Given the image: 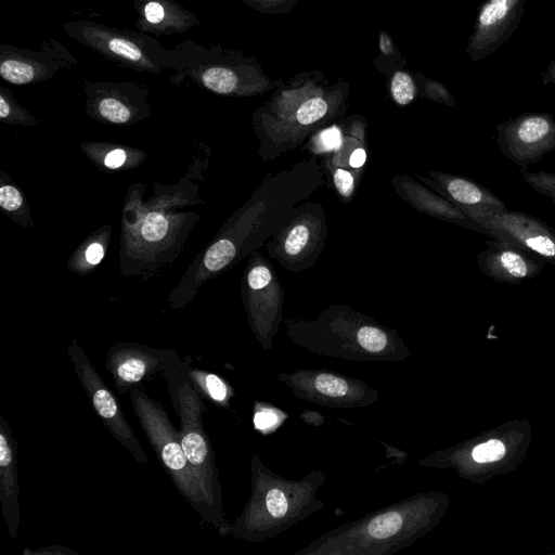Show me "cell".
<instances>
[{
    "mask_svg": "<svg viewBox=\"0 0 555 555\" xmlns=\"http://www.w3.org/2000/svg\"><path fill=\"white\" fill-rule=\"evenodd\" d=\"M496 144L501 153L521 172L555 151V118L547 113H527L496 126Z\"/></svg>",
    "mask_w": 555,
    "mask_h": 555,
    "instance_id": "cell-13",
    "label": "cell"
},
{
    "mask_svg": "<svg viewBox=\"0 0 555 555\" xmlns=\"http://www.w3.org/2000/svg\"><path fill=\"white\" fill-rule=\"evenodd\" d=\"M289 339L310 352L357 362H395L411 356L398 334L351 311L328 310L317 321H287Z\"/></svg>",
    "mask_w": 555,
    "mask_h": 555,
    "instance_id": "cell-3",
    "label": "cell"
},
{
    "mask_svg": "<svg viewBox=\"0 0 555 555\" xmlns=\"http://www.w3.org/2000/svg\"><path fill=\"white\" fill-rule=\"evenodd\" d=\"M431 175L436 188L467 216L498 214L507 209L506 204L498 195L473 179L441 172Z\"/></svg>",
    "mask_w": 555,
    "mask_h": 555,
    "instance_id": "cell-21",
    "label": "cell"
},
{
    "mask_svg": "<svg viewBox=\"0 0 555 555\" xmlns=\"http://www.w3.org/2000/svg\"><path fill=\"white\" fill-rule=\"evenodd\" d=\"M532 426L527 417L515 418L417 461L430 468L452 469L474 485L514 473L527 456Z\"/></svg>",
    "mask_w": 555,
    "mask_h": 555,
    "instance_id": "cell-4",
    "label": "cell"
},
{
    "mask_svg": "<svg viewBox=\"0 0 555 555\" xmlns=\"http://www.w3.org/2000/svg\"><path fill=\"white\" fill-rule=\"evenodd\" d=\"M287 417L282 411L274 406L257 402L254 412L255 428L268 434L282 425Z\"/></svg>",
    "mask_w": 555,
    "mask_h": 555,
    "instance_id": "cell-27",
    "label": "cell"
},
{
    "mask_svg": "<svg viewBox=\"0 0 555 555\" xmlns=\"http://www.w3.org/2000/svg\"><path fill=\"white\" fill-rule=\"evenodd\" d=\"M334 183L340 195H351L354 183L353 177L349 171L340 168L336 169L334 173Z\"/></svg>",
    "mask_w": 555,
    "mask_h": 555,
    "instance_id": "cell-35",
    "label": "cell"
},
{
    "mask_svg": "<svg viewBox=\"0 0 555 555\" xmlns=\"http://www.w3.org/2000/svg\"><path fill=\"white\" fill-rule=\"evenodd\" d=\"M449 507L446 492L415 493L332 528L294 555H392L433 531Z\"/></svg>",
    "mask_w": 555,
    "mask_h": 555,
    "instance_id": "cell-1",
    "label": "cell"
},
{
    "mask_svg": "<svg viewBox=\"0 0 555 555\" xmlns=\"http://www.w3.org/2000/svg\"><path fill=\"white\" fill-rule=\"evenodd\" d=\"M299 399L331 409H357L375 403L377 389L365 382L323 369H299L278 376Z\"/></svg>",
    "mask_w": 555,
    "mask_h": 555,
    "instance_id": "cell-10",
    "label": "cell"
},
{
    "mask_svg": "<svg viewBox=\"0 0 555 555\" xmlns=\"http://www.w3.org/2000/svg\"><path fill=\"white\" fill-rule=\"evenodd\" d=\"M544 76V83H555V60Z\"/></svg>",
    "mask_w": 555,
    "mask_h": 555,
    "instance_id": "cell-39",
    "label": "cell"
},
{
    "mask_svg": "<svg viewBox=\"0 0 555 555\" xmlns=\"http://www.w3.org/2000/svg\"><path fill=\"white\" fill-rule=\"evenodd\" d=\"M181 363L176 351L134 344H115L106 352L105 366L117 390L127 393L158 373Z\"/></svg>",
    "mask_w": 555,
    "mask_h": 555,
    "instance_id": "cell-15",
    "label": "cell"
},
{
    "mask_svg": "<svg viewBox=\"0 0 555 555\" xmlns=\"http://www.w3.org/2000/svg\"><path fill=\"white\" fill-rule=\"evenodd\" d=\"M477 256L479 270L490 279L506 284H520L538 276L546 261L522 248L490 240Z\"/></svg>",
    "mask_w": 555,
    "mask_h": 555,
    "instance_id": "cell-17",
    "label": "cell"
},
{
    "mask_svg": "<svg viewBox=\"0 0 555 555\" xmlns=\"http://www.w3.org/2000/svg\"><path fill=\"white\" fill-rule=\"evenodd\" d=\"M137 30L151 36L184 34L201 24V18L176 0H133Z\"/></svg>",
    "mask_w": 555,
    "mask_h": 555,
    "instance_id": "cell-19",
    "label": "cell"
},
{
    "mask_svg": "<svg viewBox=\"0 0 555 555\" xmlns=\"http://www.w3.org/2000/svg\"><path fill=\"white\" fill-rule=\"evenodd\" d=\"M318 142L323 150H335L341 142L340 129L337 126H332L322 130L318 137Z\"/></svg>",
    "mask_w": 555,
    "mask_h": 555,
    "instance_id": "cell-34",
    "label": "cell"
},
{
    "mask_svg": "<svg viewBox=\"0 0 555 555\" xmlns=\"http://www.w3.org/2000/svg\"><path fill=\"white\" fill-rule=\"evenodd\" d=\"M68 354L93 410L109 434L127 449L138 463L149 464L147 456L127 422L114 393L75 340L68 346Z\"/></svg>",
    "mask_w": 555,
    "mask_h": 555,
    "instance_id": "cell-11",
    "label": "cell"
},
{
    "mask_svg": "<svg viewBox=\"0 0 555 555\" xmlns=\"http://www.w3.org/2000/svg\"><path fill=\"white\" fill-rule=\"evenodd\" d=\"M366 160V152L363 149H357L352 152L349 158V164L352 168H360Z\"/></svg>",
    "mask_w": 555,
    "mask_h": 555,
    "instance_id": "cell-38",
    "label": "cell"
},
{
    "mask_svg": "<svg viewBox=\"0 0 555 555\" xmlns=\"http://www.w3.org/2000/svg\"><path fill=\"white\" fill-rule=\"evenodd\" d=\"M250 472V495L230 527V533L237 539L262 542L275 538L325 507L318 498L326 480L323 469H313L293 480L268 468L254 453Z\"/></svg>",
    "mask_w": 555,
    "mask_h": 555,
    "instance_id": "cell-2",
    "label": "cell"
},
{
    "mask_svg": "<svg viewBox=\"0 0 555 555\" xmlns=\"http://www.w3.org/2000/svg\"><path fill=\"white\" fill-rule=\"evenodd\" d=\"M18 457L8 421L0 415V502L8 531L16 539L20 525Z\"/></svg>",
    "mask_w": 555,
    "mask_h": 555,
    "instance_id": "cell-20",
    "label": "cell"
},
{
    "mask_svg": "<svg viewBox=\"0 0 555 555\" xmlns=\"http://www.w3.org/2000/svg\"><path fill=\"white\" fill-rule=\"evenodd\" d=\"M167 230L166 219L157 214H151L147 216L143 228L142 234L149 241H155L160 238Z\"/></svg>",
    "mask_w": 555,
    "mask_h": 555,
    "instance_id": "cell-31",
    "label": "cell"
},
{
    "mask_svg": "<svg viewBox=\"0 0 555 555\" xmlns=\"http://www.w3.org/2000/svg\"><path fill=\"white\" fill-rule=\"evenodd\" d=\"M135 416L175 486L201 519L212 525L222 535L230 533L220 509L210 499L203 482L189 462L181 444L180 431L172 426L163 404L143 390L129 391Z\"/></svg>",
    "mask_w": 555,
    "mask_h": 555,
    "instance_id": "cell-6",
    "label": "cell"
},
{
    "mask_svg": "<svg viewBox=\"0 0 555 555\" xmlns=\"http://www.w3.org/2000/svg\"><path fill=\"white\" fill-rule=\"evenodd\" d=\"M493 234V240L517 246L555 266V230L541 219L524 211L508 209L498 214H472Z\"/></svg>",
    "mask_w": 555,
    "mask_h": 555,
    "instance_id": "cell-14",
    "label": "cell"
},
{
    "mask_svg": "<svg viewBox=\"0 0 555 555\" xmlns=\"http://www.w3.org/2000/svg\"><path fill=\"white\" fill-rule=\"evenodd\" d=\"M126 160V153L122 150L111 151L104 159V164L109 169H116L120 167Z\"/></svg>",
    "mask_w": 555,
    "mask_h": 555,
    "instance_id": "cell-36",
    "label": "cell"
},
{
    "mask_svg": "<svg viewBox=\"0 0 555 555\" xmlns=\"http://www.w3.org/2000/svg\"><path fill=\"white\" fill-rule=\"evenodd\" d=\"M104 257L103 246L99 243L91 244L86 250V259L91 264H98Z\"/></svg>",
    "mask_w": 555,
    "mask_h": 555,
    "instance_id": "cell-37",
    "label": "cell"
},
{
    "mask_svg": "<svg viewBox=\"0 0 555 555\" xmlns=\"http://www.w3.org/2000/svg\"><path fill=\"white\" fill-rule=\"evenodd\" d=\"M524 181L534 191L548 197L555 205V172H522Z\"/></svg>",
    "mask_w": 555,
    "mask_h": 555,
    "instance_id": "cell-28",
    "label": "cell"
},
{
    "mask_svg": "<svg viewBox=\"0 0 555 555\" xmlns=\"http://www.w3.org/2000/svg\"><path fill=\"white\" fill-rule=\"evenodd\" d=\"M349 91L347 81L331 82L321 70L300 72L275 89L256 117L269 124L311 127L343 113Z\"/></svg>",
    "mask_w": 555,
    "mask_h": 555,
    "instance_id": "cell-7",
    "label": "cell"
},
{
    "mask_svg": "<svg viewBox=\"0 0 555 555\" xmlns=\"http://www.w3.org/2000/svg\"><path fill=\"white\" fill-rule=\"evenodd\" d=\"M171 370L167 371L165 375L171 378H168L169 392L180 420L182 448L210 499L222 509L219 473L208 434L203 424L206 405L197 387L183 369L179 372L178 379H175Z\"/></svg>",
    "mask_w": 555,
    "mask_h": 555,
    "instance_id": "cell-9",
    "label": "cell"
},
{
    "mask_svg": "<svg viewBox=\"0 0 555 555\" xmlns=\"http://www.w3.org/2000/svg\"><path fill=\"white\" fill-rule=\"evenodd\" d=\"M414 78L418 87V93L431 101L453 106L455 101L446 86L431 78L426 77L423 73H414Z\"/></svg>",
    "mask_w": 555,
    "mask_h": 555,
    "instance_id": "cell-26",
    "label": "cell"
},
{
    "mask_svg": "<svg viewBox=\"0 0 555 555\" xmlns=\"http://www.w3.org/2000/svg\"><path fill=\"white\" fill-rule=\"evenodd\" d=\"M23 198L17 189L12 185H3L0 189V206L8 211H13L22 206Z\"/></svg>",
    "mask_w": 555,
    "mask_h": 555,
    "instance_id": "cell-32",
    "label": "cell"
},
{
    "mask_svg": "<svg viewBox=\"0 0 555 555\" xmlns=\"http://www.w3.org/2000/svg\"><path fill=\"white\" fill-rule=\"evenodd\" d=\"M87 112L112 124H128L150 114L149 89L141 83L86 81Z\"/></svg>",
    "mask_w": 555,
    "mask_h": 555,
    "instance_id": "cell-16",
    "label": "cell"
},
{
    "mask_svg": "<svg viewBox=\"0 0 555 555\" xmlns=\"http://www.w3.org/2000/svg\"><path fill=\"white\" fill-rule=\"evenodd\" d=\"M182 369L198 390L204 391L211 400L228 405L232 391L227 383L218 375L191 369L182 363Z\"/></svg>",
    "mask_w": 555,
    "mask_h": 555,
    "instance_id": "cell-23",
    "label": "cell"
},
{
    "mask_svg": "<svg viewBox=\"0 0 555 555\" xmlns=\"http://www.w3.org/2000/svg\"><path fill=\"white\" fill-rule=\"evenodd\" d=\"M0 118L5 121L33 124L34 117L14 99L12 92L0 87Z\"/></svg>",
    "mask_w": 555,
    "mask_h": 555,
    "instance_id": "cell-25",
    "label": "cell"
},
{
    "mask_svg": "<svg viewBox=\"0 0 555 555\" xmlns=\"http://www.w3.org/2000/svg\"><path fill=\"white\" fill-rule=\"evenodd\" d=\"M64 33L106 60L137 72L160 74L172 69L175 50L163 47L153 36L139 30L117 28L90 20L69 21Z\"/></svg>",
    "mask_w": 555,
    "mask_h": 555,
    "instance_id": "cell-8",
    "label": "cell"
},
{
    "mask_svg": "<svg viewBox=\"0 0 555 555\" xmlns=\"http://www.w3.org/2000/svg\"><path fill=\"white\" fill-rule=\"evenodd\" d=\"M310 231L305 224L296 225L291 230L284 242V250L288 256H298L309 243Z\"/></svg>",
    "mask_w": 555,
    "mask_h": 555,
    "instance_id": "cell-30",
    "label": "cell"
},
{
    "mask_svg": "<svg viewBox=\"0 0 555 555\" xmlns=\"http://www.w3.org/2000/svg\"><path fill=\"white\" fill-rule=\"evenodd\" d=\"M78 65L75 55L57 39L47 37L38 50L0 43V76L17 86L39 83Z\"/></svg>",
    "mask_w": 555,
    "mask_h": 555,
    "instance_id": "cell-12",
    "label": "cell"
},
{
    "mask_svg": "<svg viewBox=\"0 0 555 555\" xmlns=\"http://www.w3.org/2000/svg\"><path fill=\"white\" fill-rule=\"evenodd\" d=\"M524 0H488L479 11L467 53L473 59L493 52L520 18Z\"/></svg>",
    "mask_w": 555,
    "mask_h": 555,
    "instance_id": "cell-18",
    "label": "cell"
},
{
    "mask_svg": "<svg viewBox=\"0 0 555 555\" xmlns=\"http://www.w3.org/2000/svg\"><path fill=\"white\" fill-rule=\"evenodd\" d=\"M172 49L176 73L169 80L177 86L188 78L197 87L219 95L254 96L284 83L281 78H270L256 57L234 48L219 43L206 47L184 40Z\"/></svg>",
    "mask_w": 555,
    "mask_h": 555,
    "instance_id": "cell-5",
    "label": "cell"
},
{
    "mask_svg": "<svg viewBox=\"0 0 555 555\" xmlns=\"http://www.w3.org/2000/svg\"><path fill=\"white\" fill-rule=\"evenodd\" d=\"M271 271L264 266L254 267L247 276L248 285L254 291L264 288L271 282Z\"/></svg>",
    "mask_w": 555,
    "mask_h": 555,
    "instance_id": "cell-33",
    "label": "cell"
},
{
    "mask_svg": "<svg viewBox=\"0 0 555 555\" xmlns=\"http://www.w3.org/2000/svg\"><path fill=\"white\" fill-rule=\"evenodd\" d=\"M377 50L378 52L373 60V65L374 68L386 76V78L389 77L393 70L406 66V60L388 31L380 30L378 33Z\"/></svg>",
    "mask_w": 555,
    "mask_h": 555,
    "instance_id": "cell-22",
    "label": "cell"
},
{
    "mask_svg": "<svg viewBox=\"0 0 555 555\" xmlns=\"http://www.w3.org/2000/svg\"><path fill=\"white\" fill-rule=\"evenodd\" d=\"M248 8L264 14H287L299 0H241Z\"/></svg>",
    "mask_w": 555,
    "mask_h": 555,
    "instance_id": "cell-29",
    "label": "cell"
},
{
    "mask_svg": "<svg viewBox=\"0 0 555 555\" xmlns=\"http://www.w3.org/2000/svg\"><path fill=\"white\" fill-rule=\"evenodd\" d=\"M387 79L390 95L398 105L404 106L415 100L418 93V87L414 75L404 68H398L393 70Z\"/></svg>",
    "mask_w": 555,
    "mask_h": 555,
    "instance_id": "cell-24",
    "label": "cell"
}]
</instances>
